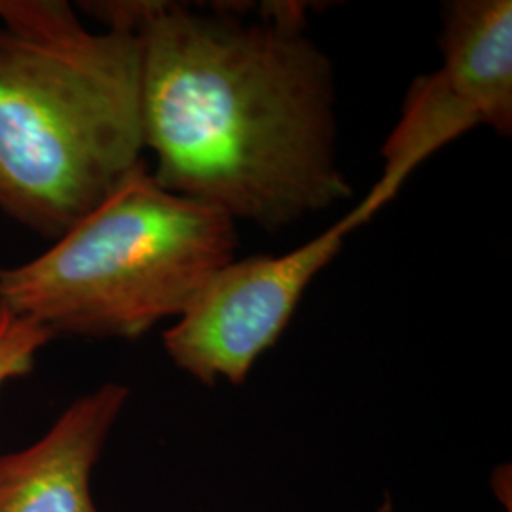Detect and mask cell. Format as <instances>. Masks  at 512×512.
Listing matches in <instances>:
<instances>
[{
	"mask_svg": "<svg viewBox=\"0 0 512 512\" xmlns=\"http://www.w3.org/2000/svg\"><path fill=\"white\" fill-rule=\"evenodd\" d=\"M80 8L107 31L139 37L145 148L164 188L264 230L351 196L338 165L334 71L306 33L304 4Z\"/></svg>",
	"mask_w": 512,
	"mask_h": 512,
	"instance_id": "6da1fadb",
	"label": "cell"
},
{
	"mask_svg": "<svg viewBox=\"0 0 512 512\" xmlns=\"http://www.w3.org/2000/svg\"><path fill=\"white\" fill-rule=\"evenodd\" d=\"M0 209L57 239L143 160L141 42L65 0H0Z\"/></svg>",
	"mask_w": 512,
	"mask_h": 512,
	"instance_id": "7a4b0ae2",
	"label": "cell"
},
{
	"mask_svg": "<svg viewBox=\"0 0 512 512\" xmlns=\"http://www.w3.org/2000/svg\"><path fill=\"white\" fill-rule=\"evenodd\" d=\"M236 247L234 220L141 164L48 251L0 270V306L54 336L135 340L183 317Z\"/></svg>",
	"mask_w": 512,
	"mask_h": 512,
	"instance_id": "3957f363",
	"label": "cell"
},
{
	"mask_svg": "<svg viewBox=\"0 0 512 512\" xmlns=\"http://www.w3.org/2000/svg\"><path fill=\"white\" fill-rule=\"evenodd\" d=\"M395 196L378 181L363 202L308 243L283 255L234 258L220 268L192 308L165 330L169 359L200 384H243L289 327L311 281L342 251L349 234Z\"/></svg>",
	"mask_w": 512,
	"mask_h": 512,
	"instance_id": "277c9868",
	"label": "cell"
},
{
	"mask_svg": "<svg viewBox=\"0 0 512 512\" xmlns=\"http://www.w3.org/2000/svg\"><path fill=\"white\" fill-rule=\"evenodd\" d=\"M440 52L439 71L412 84L382 150L380 181L397 192L425 160L467 131L490 126L511 135V0L446 2Z\"/></svg>",
	"mask_w": 512,
	"mask_h": 512,
	"instance_id": "5b68a950",
	"label": "cell"
},
{
	"mask_svg": "<svg viewBox=\"0 0 512 512\" xmlns=\"http://www.w3.org/2000/svg\"><path fill=\"white\" fill-rule=\"evenodd\" d=\"M129 399L105 384L76 399L40 439L0 456V512H99L92 473Z\"/></svg>",
	"mask_w": 512,
	"mask_h": 512,
	"instance_id": "8992f818",
	"label": "cell"
},
{
	"mask_svg": "<svg viewBox=\"0 0 512 512\" xmlns=\"http://www.w3.org/2000/svg\"><path fill=\"white\" fill-rule=\"evenodd\" d=\"M55 336L35 321L0 306V387L27 376Z\"/></svg>",
	"mask_w": 512,
	"mask_h": 512,
	"instance_id": "52a82bcc",
	"label": "cell"
},
{
	"mask_svg": "<svg viewBox=\"0 0 512 512\" xmlns=\"http://www.w3.org/2000/svg\"><path fill=\"white\" fill-rule=\"evenodd\" d=\"M509 512H511V511H509Z\"/></svg>",
	"mask_w": 512,
	"mask_h": 512,
	"instance_id": "ba28073f",
	"label": "cell"
}]
</instances>
